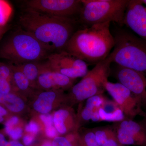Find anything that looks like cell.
Returning <instances> with one entry per match:
<instances>
[{
  "instance_id": "d6a6232c",
  "label": "cell",
  "mask_w": 146,
  "mask_h": 146,
  "mask_svg": "<svg viewBox=\"0 0 146 146\" xmlns=\"http://www.w3.org/2000/svg\"><path fill=\"white\" fill-rule=\"evenodd\" d=\"M5 133L4 130L3 131H0V146H6L8 141L5 138Z\"/></svg>"
},
{
  "instance_id": "484cf974",
  "label": "cell",
  "mask_w": 146,
  "mask_h": 146,
  "mask_svg": "<svg viewBox=\"0 0 146 146\" xmlns=\"http://www.w3.org/2000/svg\"><path fill=\"white\" fill-rule=\"evenodd\" d=\"M12 71L11 64L0 63V80H7L11 82Z\"/></svg>"
},
{
  "instance_id": "4316f807",
  "label": "cell",
  "mask_w": 146,
  "mask_h": 146,
  "mask_svg": "<svg viewBox=\"0 0 146 146\" xmlns=\"http://www.w3.org/2000/svg\"><path fill=\"white\" fill-rule=\"evenodd\" d=\"M25 129L27 132L35 136L39 132V126L37 123L34 121H32L27 125Z\"/></svg>"
},
{
  "instance_id": "e575fe53",
  "label": "cell",
  "mask_w": 146,
  "mask_h": 146,
  "mask_svg": "<svg viewBox=\"0 0 146 146\" xmlns=\"http://www.w3.org/2000/svg\"><path fill=\"white\" fill-rule=\"evenodd\" d=\"M38 146H52V143L49 141H45Z\"/></svg>"
},
{
  "instance_id": "8992f818",
  "label": "cell",
  "mask_w": 146,
  "mask_h": 146,
  "mask_svg": "<svg viewBox=\"0 0 146 146\" xmlns=\"http://www.w3.org/2000/svg\"><path fill=\"white\" fill-rule=\"evenodd\" d=\"M111 62L106 58L97 63L78 83L70 89L68 100L72 103L80 102L96 95L102 94L111 73Z\"/></svg>"
},
{
  "instance_id": "1f68e13d",
  "label": "cell",
  "mask_w": 146,
  "mask_h": 146,
  "mask_svg": "<svg viewBox=\"0 0 146 146\" xmlns=\"http://www.w3.org/2000/svg\"><path fill=\"white\" fill-rule=\"evenodd\" d=\"M35 140L34 135L31 134H27L23 137V141L25 146H31L34 143Z\"/></svg>"
},
{
  "instance_id": "d590c367",
  "label": "cell",
  "mask_w": 146,
  "mask_h": 146,
  "mask_svg": "<svg viewBox=\"0 0 146 146\" xmlns=\"http://www.w3.org/2000/svg\"><path fill=\"white\" fill-rule=\"evenodd\" d=\"M141 124L143 126L145 130L146 131V119L144 121L143 123H141Z\"/></svg>"
},
{
  "instance_id": "8d00e7d4",
  "label": "cell",
  "mask_w": 146,
  "mask_h": 146,
  "mask_svg": "<svg viewBox=\"0 0 146 146\" xmlns=\"http://www.w3.org/2000/svg\"><path fill=\"white\" fill-rule=\"evenodd\" d=\"M142 1H143V4H145L146 5V0H143Z\"/></svg>"
},
{
  "instance_id": "6da1fadb",
  "label": "cell",
  "mask_w": 146,
  "mask_h": 146,
  "mask_svg": "<svg viewBox=\"0 0 146 146\" xmlns=\"http://www.w3.org/2000/svg\"><path fill=\"white\" fill-rule=\"evenodd\" d=\"M23 29L32 35L50 52L64 51L74 33V21L26 8L20 16Z\"/></svg>"
},
{
  "instance_id": "4fadbf2b",
  "label": "cell",
  "mask_w": 146,
  "mask_h": 146,
  "mask_svg": "<svg viewBox=\"0 0 146 146\" xmlns=\"http://www.w3.org/2000/svg\"><path fill=\"white\" fill-rule=\"evenodd\" d=\"M76 79L58 72L42 63V69L37 80L36 87L46 90L71 89Z\"/></svg>"
},
{
  "instance_id": "7402d4cb",
  "label": "cell",
  "mask_w": 146,
  "mask_h": 146,
  "mask_svg": "<svg viewBox=\"0 0 146 146\" xmlns=\"http://www.w3.org/2000/svg\"><path fill=\"white\" fill-rule=\"evenodd\" d=\"M96 140L100 146H102L108 139L116 133L115 127L110 126L98 127L92 129Z\"/></svg>"
},
{
  "instance_id": "ffe728a7",
  "label": "cell",
  "mask_w": 146,
  "mask_h": 146,
  "mask_svg": "<svg viewBox=\"0 0 146 146\" xmlns=\"http://www.w3.org/2000/svg\"><path fill=\"white\" fill-rule=\"evenodd\" d=\"M12 71V84L15 91L28 92L31 90V84L26 77L16 64L10 63Z\"/></svg>"
},
{
  "instance_id": "74e56055",
  "label": "cell",
  "mask_w": 146,
  "mask_h": 146,
  "mask_svg": "<svg viewBox=\"0 0 146 146\" xmlns=\"http://www.w3.org/2000/svg\"></svg>"
},
{
  "instance_id": "836d02e7",
  "label": "cell",
  "mask_w": 146,
  "mask_h": 146,
  "mask_svg": "<svg viewBox=\"0 0 146 146\" xmlns=\"http://www.w3.org/2000/svg\"><path fill=\"white\" fill-rule=\"evenodd\" d=\"M7 29L8 27L6 26L0 27V39L7 31Z\"/></svg>"
},
{
  "instance_id": "277c9868",
  "label": "cell",
  "mask_w": 146,
  "mask_h": 146,
  "mask_svg": "<svg viewBox=\"0 0 146 146\" xmlns=\"http://www.w3.org/2000/svg\"><path fill=\"white\" fill-rule=\"evenodd\" d=\"M114 37L115 46L108 59L146 76V42L124 30L118 31Z\"/></svg>"
},
{
  "instance_id": "2e32d148",
  "label": "cell",
  "mask_w": 146,
  "mask_h": 146,
  "mask_svg": "<svg viewBox=\"0 0 146 146\" xmlns=\"http://www.w3.org/2000/svg\"><path fill=\"white\" fill-rule=\"evenodd\" d=\"M100 121L120 122L125 117L121 110L114 101L106 99L98 110Z\"/></svg>"
},
{
  "instance_id": "cb8c5ba5",
  "label": "cell",
  "mask_w": 146,
  "mask_h": 146,
  "mask_svg": "<svg viewBox=\"0 0 146 146\" xmlns=\"http://www.w3.org/2000/svg\"><path fill=\"white\" fill-rule=\"evenodd\" d=\"M80 136L82 141V146H100L97 142L92 129H86Z\"/></svg>"
},
{
  "instance_id": "52a82bcc",
  "label": "cell",
  "mask_w": 146,
  "mask_h": 146,
  "mask_svg": "<svg viewBox=\"0 0 146 146\" xmlns=\"http://www.w3.org/2000/svg\"><path fill=\"white\" fill-rule=\"evenodd\" d=\"M45 62L48 67L70 78H83L88 72V65L65 51L51 53Z\"/></svg>"
},
{
  "instance_id": "d4e9b609",
  "label": "cell",
  "mask_w": 146,
  "mask_h": 146,
  "mask_svg": "<svg viewBox=\"0 0 146 146\" xmlns=\"http://www.w3.org/2000/svg\"><path fill=\"white\" fill-rule=\"evenodd\" d=\"M3 130L5 133L9 136L11 140L18 141L23 136V129L17 125L11 127L5 126Z\"/></svg>"
},
{
  "instance_id": "ac0fdd59",
  "label": "cell",
  "mask_w": 146,
  "mask_h": 146,
  "mask_svg": "<svg viewBox=\"0 0 146 146\" xmlns=\"http://www.w3.org/2000/svg\"><path fill=\"white\" fill-rule=\"evenodd\" d=\"M106 99L102 94L96 95L86 100V104L81 109L79 116H78L80 122H86L91 120L92 113L100 108Z\"/></svg>"
},
{
  "instance_id": "e0dca14e",
  "label": "cell",
  "mask_w": 146,
  "mask_h": 146,
  "mask_svg": "<svg viewBox=\"0 0 146 146\" xmlns=\"http://www.w3.org/2000/svg\"><path fill=\"white\" fill-rule=\"evenodd\" d=\"M0 105L11 115L21 113L26 106L25 102L16 91L7 94L0 93Z\"/></svg>"
},
{
  "instance_id": "8fae6325",
  "label": "cell",
  "mask_w": 146,
  "mask_h": 146,
  "mask_svg": "<svg viewBox=\"0 0 146 146\" xmlns=\"http://www.w3.org/2000/svg\"><path fill=\"white\" fill-rule=\"evenodd\" d=\"M115 129L121 145L146 146V131L141 123L125 119L119 122Z\"/></svg>"
},
{
  "instance_id": "3957f363",
  "label": "cell",
  "mask_w": 146,
  "mask_h": 146,
  "mask_svg": "<svg viewBox=\"0 0 146 146\" xmlns=\"http://www.w3.org/2000/svg\"><path fill=\"white\" fill-rule=\"evenodd\" d=\"M50 52L34 36L20 29L10 34L0 46V58L18 64L39 61Z\"/></svg>"
},
{
  "instance_id": "9a60e30c",
  "label": "cell",
  "mask_w": 146,
  "mask_h": 146,
  "mask_svg": "<svg viewBox=\"0 0 146 146\" xmlns=\"http://www.w3.org/2000/svg\"><path fill=\"white\" fill-rule=\"evenodd\" d=\"M58 100H68L63 90H46L38 94L33 105V109L41 114H48ZM61 100H58V102Z\"/></svg>"
},
{
  "instance_id": "7a4b0ae2",
  "label": "cell",
  "mask_w": 146,
  "mask_h": 146,
  "mask_svg": "<svg viewBox=\"0 0 146 146\" xmlns=\"http://www.w3.org/2000/svg\"><path fill=\"white\" fill-rule=\"evenodd\" d=\"M110 23L96 24L75 32L64 51L87 64L96 65L106 59L115 46Z\"/></svg>"
},
{
  "instance_id": "9c48e42d",
  "label": "cell",
  "mask_w": 146,
  "mask_h": 146,
  "mask_svg": "<svg viewBox=\"0 0 146 146\" xmlns=\"http://www.w3.org/2000/svg\"><path fill=\"white\" fill-rule=\"evenodd\" d=\"M105 88L121 110L125 119L132 120L138 115L145 116V113L142 108L141 102L122 84L108 81L105 84Z\"/></svg>"
},
{
  "instance_id": "ba28073f",
  "label": "cell",
  "mask_w": 146,
  "mask_h": 146,
  "mask_svg": "<svg viewBox=\"0 0 146 146\" xmlns=\"http://www.w3.org/2000/svg\"><path fill=\"white\" fill-rule=\"evenodd\" d=\"M26 8L57 17L72 19L79 15L82 3L80 0H29Z\"/></svg>"
},
{
  "instance_id": "603a6c76",
  "label": "cell",
  "mask_w": 146,
  "mask_h": 146,
  "mask_svg": "<svg viewBox=\"0 0 146 146\" xmlns=\"http://www.w3.org/2000/svg\"><path fill=\"white\" fill-rule=\"evenodd\" d=\"M12 13V7L9 3L0 0V27L6 26Z\"/></svg>"
},
{
  "instance_id": "44dd1931",
  "label": "cell",
  "mask_w": 146,
  "mask_h": 146,
  "mask_svg": "<svg viewBox=\"0 0 146 146\" xmlns=\"http://www.w3.org/2000/svg\"><path fill=\"white\" fill-rule=\"evenodd\" d=\"M52 143V146H82L81 137L78 132L69 133L65 136H56Z\"/></svg>"
},
{
  "instance_id": "f1b7e54d",
  "label": "cell",
  "mask_w": 146,
  "mask_h": 146,
  "mask_svg": "<svg viewBox=\"0 0 146 146\" xmlns=\"http://www.w3.org/2000/svg\"><path fill=\"white\" fill-rule=\"evenodd\" d=\"M45 133L48 138H54L57 136L58 132L53 125L45 127Z\"/></svg>"
},
{
  "instance_id": "5b68a950",
  "label": "cell",
  "mask_w": 146,
  "mask_h": 146,
  "mask_svg": "<svg viewBox=\"0 0 146 146\" xmlns=\"http://www.w3.org/2000/svg\"><path fill=\"white\" fill-rule=\"evenodd\" d=\"M81 2L80 18L88 27L107 22L124 25L129 0H81Z\"/></svg>"
},
{
  "instance_id": "d6986e66",
  "label": "cell",
  "mask_w": 146,
  "mask_h": 146,
  "mask_svg": "<svg viewBox=\"0 0 146 146\" xmlns=\"http://www.w3.org/2000/svg\"><path fill=\"white\" fill-rule=\"evenodd\" d=\"M17 65L29 81L31 87H36L37 80L42 69V63L40 61H34Z\"/></svg>"
},
{
  "instance_id": "83f0119b",
  "label": "cell",
  "mask_w": 146,
  "mask_h": 146,
  "mask_svg": "<svg viewBox=\"0 0 146 146\" xmlns=\"http://www.w3.org/2000/svg\"><path fill=\"white\" fill-rule=\"evenodd\" d=\"M39 117L45 127L50 126L53 125V117L52 115L48 114H41Z\"/></svg>"
},
{
  "instance_id": "30bf717a",
  "label": "cell",
  "mask_w": 146,
  "mask_h": 146,
  "mask_svg": "<svg viewBox=\"0 0 146 146\" xmlns=\"http://www.w3.org/2000/svg\"><path fill=\"white\" fill-rule=\"evenodd\" d=\"M114 76L119 83L138 98L143 106L146 105V76L137 71L117 65Z\"/></svg>"
},
{
  "instance_id": "5bb4252c",
  "label": "cell",
  "mask_w": 146,
  "mask_h": 146,
  "mask_svg": "<svg viewBox=\"0 0 146 146\" xmlns=\"http://www.w3.org/2000/svg\"><path fill=\"white\" fill-rule=\"evenodd\" d=\"M53 122L58 133L61 135L77 132L80 123L78 117L71 107L60 108L54 114Z\"/></svg>"
},
{
  "instance_id": "4dcf8cb0",
  "label": "cell",
  "mask_w": 146,
  "mask_h": 146,
  "mask_svg": "<svg viewBox=\"0 0 146 146\" xmlns=\"http://www.w3.org/2000/svg\"><path fill=\"white\" fill-rule=\"evenodd\" d=\"M11 115H12L0 105V123L5 122L7 119Z\"/></svg>"
},
{
  "instance_id": "f546056e",
  "label": "cell",
  "mask_w": 146,
  "mask_h": 146,
  "mask_svg": "<svg viewBox=\"0 0 146 146\" xmlns=\"http://www.w3.org/2000/svg\"><path fill=\"white\" fill-rule=\"evenodd\" d=\"M118 141L117 134L113 135L102 146H122Z\"/></svg>"
},
{
  "instance_id": "7c38bea8",
  "label": "cell",
  "mask_w": 146,
  "mask_h": 146,
  "mask_svg": "<svg viewBox=\"0 0 146 146\" xmlns=\"http://www.w3.org/2000/svg\"><path fill=\"white\" fill-rule=\"evenodd\" d=\"M123 25L146 42V9L141 0H129Z\"/></svg>"
}]
</instances>
